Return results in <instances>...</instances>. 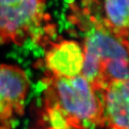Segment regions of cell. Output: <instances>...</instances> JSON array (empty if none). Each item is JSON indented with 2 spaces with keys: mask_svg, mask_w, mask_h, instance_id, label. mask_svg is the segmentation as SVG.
I'll return each mask as SVG.
<instances>
[{
  "mask_svg": "<svg viewBox=\"0 0 129 129\" xmlns=\"http://www.w3.org/2000/svg\"><path fill=\"white\" fill-rule=\"evenodd\" d=\"M45 90L30 129L103 128L100 92L82 75L72 79L45 73Z\"/></svg>",
  "mask_w": 129,
  "mask_h": 129,
  "instance_id": "6da1fadb",
  "label": "cell"
},
{
  "mask_svg": "<svg viewBox=\"0 0 129 129\" xmlns=\"http://www.w3.org/2000/svg\"><path fill=\"white\" fill-rule=\"evenodd\" d=\"M50 21L45 0H0V44L49 42L55 32Z\"/></svg>",
  "mask_w": 129,
  "mask_h": 129,
  "instance_id": "7a4b0ae2",
  "label": "cell"
},
{
  "mask_svg": "<svg viewBox=\"0 0 129 129\" xmlns=\"http://www.w3.org/2000/svg\"><path fill=\"white\" fill-rule=\"evenodd\" d=\"M83 22L82 44L85 60L81 75L95 88L99 67L113 61H129V39L115 35L103 23L101 15H89Z\"/></svg>",
  "mask_w": 129,
  "mask_h": 129,
  "instance_id": "3957f363",
  "label": "cell"
},
{
  "mask_svg": "<svg viewBox=\"0 0 129 129\" xmlns=\"http://www.w3.org/2000/svg\"><path fill=\"white\" fill-rule=\"evenodd\" d=\"M29 81L22 68L0 64V129H12L16 116L24 114Z\"/></svg>",
  "mask_w": 129,
  "mask_h": 129,
  "instance_id": "277c9868",
  "label": "cell"
},
{
  "mask_svg": "<svg viewBox=\"0 0 129 129\" xmlns=\"http://www.w3.org/2000/svg\"><path fill=\"white\" fill-rule=\"evenodd\" d=\"M43 60L45 73L57 78L72 79L81 75L85 54L83 45L73 40L47 43Z\"/></svg>",
  "mask_w": 129,
  "mask_h": 129,
  "instance_id": "5b68a950",
  "label": "cell"
},
{
  "mask_svg": "<svg viewBox=\"0 0 129 129\" xmlns=\"http://www.w3.org/2000/svg\"><path fill=\"white\" fill-rule=\"evenodd\" d=\"M104 129H129V80L112 82L100 91Z\"/></svg>",
  "mask_w": 129,
  "mask_h": 129,
  "instance_id": "8992f818",
  "label": "cell"
},
{
  "mask_svg": "<svg viewBox=\"0 0 129 129\" xmlns=\"http://www.w3.org/2000/svg\"><path fill=\"white\" fill-rule=\"evenodd\" d=\"M101 17L115 35L129 39V0H103Z\"/></svg>",
  "mask_w": 129,
  "mask_h": 129,
  "instance_id": "52a82bcc",
  "label": "cell"
}]
</instances>
